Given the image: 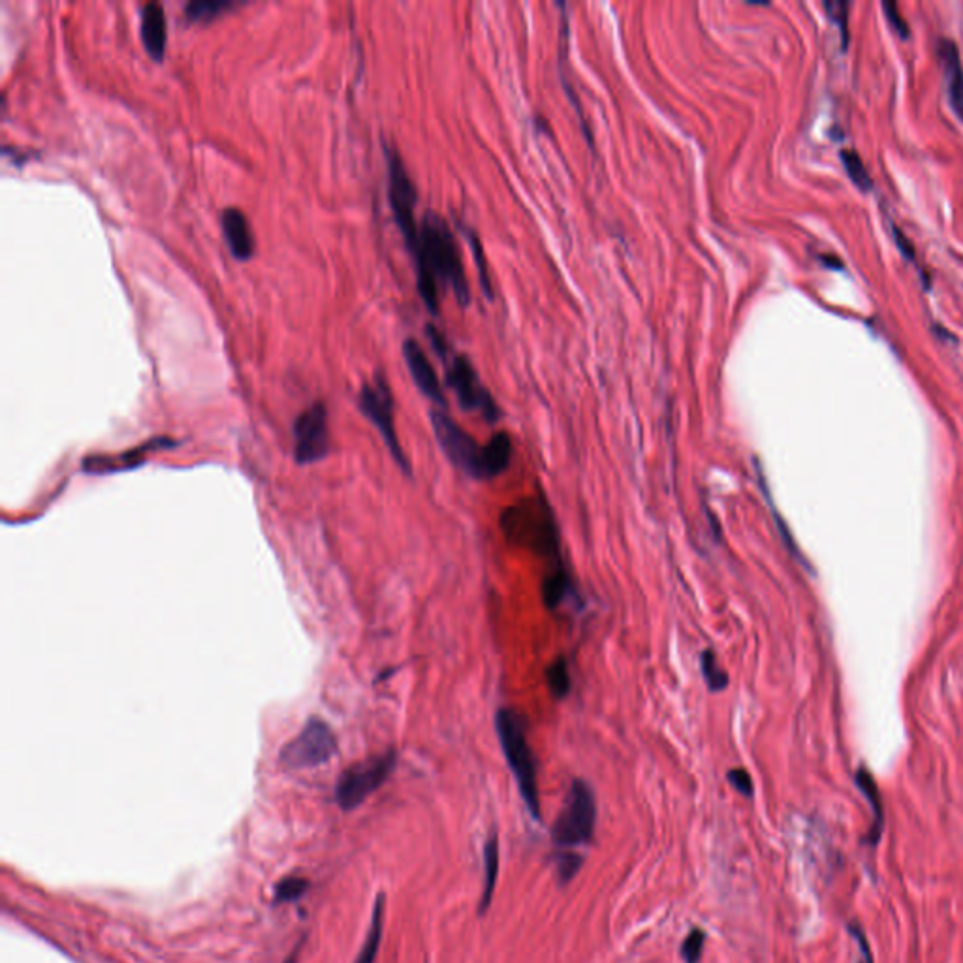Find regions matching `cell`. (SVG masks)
I'll use <instances>...</instances> for the list:
<instances>
[{"mask_svg": "<svg viewBox=\"0 0 963 963\" xmlns=\"http://www.w3.org/2000/svg\"><path fill=\"white\" fill-rule=\"evenodd\" d=\"M411 254L416 266L418 292L431 313L439 311L441 286L450 288L461 305L471 301L458 243L443 217L427 211L420 222L418 243Z\"/></svg>", "mask_w": 963, "mask_h": 963, "instance_id": "cell-1", "label": "cell"}, {"mask_svg": "<svg viewBox=\"0 0 963 963\" xmlns=\"http://www.w3.org/2000/svg\"><path fill=\"white\" fill-rule=\"evenodd\" d=\"M435 439L448 461L474 480H495L505 474L512 461V439L501 431L488 444H480L458 422L441 409L429 412Z\"/></svg>", "mask_w": 963, "mask_h": 963, "instance_id": "cell-2", "label": "cell"}, {"mask_svg": "<svg viewBox=\"0 0 963 963\" xmlns=\"http://www.w3.org/2000/svg\"><path fill=\"white\" fill-rule=\"evenodd\" d=\"M499 525L508 544L548 559L550 567L563 565L559 525L552 506L542 495L506 506L501 512Z\"/></svg>", "mask_w": 963, "mask_h": 963, "instance_id": "cell-3", "label": "cell"}, {"mask_svg": "<svg viewBox=\"0 0 963 963\" xmlns=\"http://www.w3.org/2000/svg\"><path fill=\"white\" fill-rule=\"evenodd\" d=\"M495 732L503 755L514 775L521 798L531 817L540 821V792H538V764L535 751L527 740L523 715L512 708H499L495 713Z\"/></svg>", "mask_w": 963, "mask_h": 963, "instance_id": "cell-4", "label": "cell"}, {"mask_svg": "<svg viewBox=\"0 0 963 963\" xmlns=\"http://www.w3.org/2000/svg\"><path fill=\"white\" fill-rule=\"evenodd\" d=\"M597 826V798L584 779H574L559 817L553 822L552 839L559 849H574L593 841Z\"/></svg>", "mask_w": 963, "mask_h": 963, "instance_id": "cell-5", "label": "cell"}, {"mask_svg": "<svg viewBox=\"0 0 963 963\" xmlns=\"http://www.w3.org/2000/svg\"><path fill=\"white\" fill-rule=\"evenodd\" d=\"M360 411L371 424L379 429L380 437L388 446L392 458L399 465V469L407 476H411V461L405 456L397 431H395V403L392 388L384 375L377 373L371 382H365L360 392Z\"/></svg>", "mask_w": 963, "mask_h": 963, "instance_id": "cell-6", "label": "cell"}, {"mask_svg": "<svg viewBox=\"0 0 963 963\" xmlns=\"http://www.w3.org/2000/svg\"><path fill=\"white\" fill-rule=\"evenodd\" d=\"M397 764L395 751H386L379 757L367 758L345 770L335 785V800L341 809L352 811L388 781Z\"/></svg>", "mask_w": 963, "mask_h": 963, "instance_id": "cell-7", "label": "cell"}, {"mask_svg": "<svg viewBox=\"0 0 963 963\" xmlns=\"http://www.w3.org/2000/svg\"><path fill=\"white\" fill-rule=\"evenodd\" d=\"M384 157H386V168H388V196H390V206H392V213H394L395 224H397L399 232L403 234V239H405L409 251H412L418 243V232H420V226H418L416 217H414V209H416V202H418L416 187H414L411 175L405 168L403 158L399 157V153L395 151L394 147L386 145Z\"/></svg>", "mask_w": 963, "mask_h": 963, "instance_id": "cell-8", "label": "cell"}, {"mask_svg": "<svg viewBox=\"0 0 963 963\" xmlns=\"http://www.w3.org/2000/svg\"><path fill=\"white\" fill-rule=\"evenodd\" d=\"M337 753V738L330 725L313 717L300 734L286 743L279 755L281 766L286 770H307L332 760Z\"/></svg>", "mask_w": 963, "mask_h": 963, "instance_id": "cell-9", "label": "cell"}, {"mask_svg": "<svg viewBox=\"0 0 963 963\" xmlns=\"http://www.w3.org/2000/svg\"><path fill=\"white\" fill-rule=\"evenodd\" d=\"M446 384L458 397L461 409L480 414L488 424L501 420V409L490 390L478 379L473 364L465 356H454L446 362Z\"/></svg>", "mask_w": 963, "mask_h": 963, "instance_id": "cell-10", "label": "cell"}, {"mask_svg": "<svg viewBox=\"0 0 963 963\" xmlns=\"http://www.w3.org/2000/svg\"><path fill=\"white\" fill-rule=\"evenodd\" d=\"M330 454L328 409L313 403L294 422V458L300 465H311Z\"/></svg>", "mask_w": 963, "mask_h": 963, "instance_id": "cell-11", "label": "cell"}, {"mask_svg": "<svg viewBox=\"0 0 963 963\" xmlns=\"http://www.w3.org/2000/svg\"><path fill=\"white\" fill-rule=\"evenodd\" d=\"M403 358L405 364L411 371L412 380L418 386V390L431 399L441 411L446 409V397H444L443 386L439 382V377L435 373V367L429 362L424 348L420 347L418 341L407 339L403 343Z\"/></svg>", "mask_w": 963, "mask_h": 963, "instance_id": "cell-12", "label": "cell"}, {"mask_svg": "<svg viewBox=\"0 0 963 963\" xmlns=\"http://www.w3.org/2000/svg\"><path fill=\"white\" fill-rule=\"evenodd\" d=\"M221 226L232 256L243 262L251 260L256 251V243L245 213L239 207H226L221 213Z\"/></svg>", "mask_w": 963, "mask_h": 963, "instance_id": "cell-13", "label": "cell"}, {"mask_svg": "<svg viewBox=\"0 0 963 963\" xmlns=\"http://www.w3.org/2000/svg\"><path fill=\"white\" fill-rule=\"evenodd\" d=\"M140 34H142L143 46L147 55L160 63L166 55V42H168V23L162 4L158 2H147L142 8V23H140Z\"/></svg>", "mask_w": 963, "mask_h": 963, "instance_id": "cell-14", "label": "cell"}, {"mask_svg": "<svg viewBox=\"0 0 963 963\" xmlns=\"http://www.w3.org/2000/svg\"><path fill=\"white\" fill-rule=\"evenodd\" d=\"M168 443H170L168 439H157V441L142 444V446H138V448H132V450H128V452L117 456V458H98V456L85 458V461H83V471H85V473L106 474L125 471V469H134V467H140V465H142L147 452H153V450H157V448H164V446H168Z\"/></svg>", "mask_w": 963, "mask_h": 963, "instance_id": "cell-15", "label": "cell"}, {"mask_svg": "<svg viewBox=\"0 0 963 963\" xmlns=\"http://www.w3.org/2000/svg\"><path fill=\"white\" fill-rule=\"evenodd\" d=\"M939 59L945 68L948 83V96L954 111L963 119V66L960 51L952 40L943 38L939 42Z\"/></svg>", "mask_w": 963, "mask_h": 963, "instance_id": "cell-16", "label": "cell"}, {"mask_svg": "<svg viewBox=\"0 0 963 963\" xmlns=\"http://www.w3.org/2000/svg\"><path fill=\"white\" fill-rule=\"evenodd\" d=\"M856 785L858 789L864 792V796L868 798L869 806L873 809V815H875V822L871 826V834H869V843L875 845L879 841V837L883 834V828H885V813H883V800H881V794H879V789H877V783L875 779L871 777L866 768H860L856 772Z\"/></svg>", "mask_w": 963, "mask_h": 963, "instance_id": "cell-17", "label": "cell"}, {"mask_svg": "<svg viewBox=\"0 0 963 963\" xmlns=\"http://www.w3.org/2000/svg\"><path fill=\"white\" fill-rule=\"evenodd\" d=\"M497 873H499V839L495 834H491L484 845V892H482L478 915H484L490 909L495 885H497Z\"/></svg>", "mask_w": 963, "mask_h": 963, "instance_id": "cell-18", "label": "cell"}, {"mask_svg": "<svg viewBox=\"0 0 963 963\" xmlns=\"http://www.w3.org/2000/svg\"><path fill=\"white\" fill-rule=\"evenodd\" d=\"M570 589H572V582H570L569 572L565 569V565L552 567L550 574L542 582L544 606L550 612H555L569 597Z\"/></svg>", "mask_w": 963, "mask_h": 963, "instance_id": "cell-19", "label": "cell"}, {"mask_svg": "<svg viewBox=\"0 0 963 963\" xmlns=\"http://www.w3.org/2000/svg\"><path fill=\"white\" fill-rule=\"evenodd\" d=\"M382 928H384V894H380L375 907H373V918H371V928L367 932L364 945L360 950V956L356 958V963H375L379 954L380 941H382Z\"/></svg>", "mask_w": 963, "mask_h": 963, "instance_id": "cell-20", "label": "cell"}, {"mask_svg": "<svg viewBox=\"0 0 963 963\" xmlns=\"http://www.w3.org/2000/svg\"><path fill=\"white\" fill-rule=\"evenodd\" d=\"M236 6L237 2L232 0H190L185 6V16L190 23H211Z\"/></svg>", "mask_w": 963, "mask_h": 963, "instance_id": "cell-21", "label": "cell"}, {"mask_svg": "<svg viewBox=\"0 0 963 963\" xmlns=\"http://www.w3.org/2000/svg\"><path fill=\"white\" fill-rule=\"evenodd\" d=\"M700 672L711 693H723L730 683L727 672L721 668L717 655L711 649L700 653Z\"/></svg>", "mask_w": 963, "mask_h": 963, "instance_id": "cell-22", "label": "cell"}, {"mask_svg": "<svg viewBox=\"0 0 963 963\" xmlns=\"http://www.w3.org/2000/svg\"><path fill=\"white\" fill-rule=\"evenodd\" d=\"M546 681L548 689L555 700H563L570 695L572 689V679H570V668L567 657H557L548 668H546Z\"/></svg>", "mask_w": 963, "mask_h": 963, "instance_id": "cell-23", "label": "cell"}, {"mask_svg": "<svg viewBox=\"0 0 963 963\" xmlns=\"http://www.w3.org/2000/svg\"><path fill=\"white\" fill-rule=\"evenodd\" d=\"M839 157L843 160V166H845L847 174L853 179V183L858 189L869 190L873 187V181H871L868 170L864 166V160L854 149H843Z\"/></svg>", "mask_w": 963, "mask_h": 963, "instance_id": "cell-24", "label": "cell"}, {"mask_svg": "<svg viewBox=\"0 0 963 963\" xmlns=\"http://www.w3.org/2000/svg\"><path fill=\"white\" fill-rule=\"evenodd\" d=\"M755 465H757L758 484H760V488H762V493H764V497H766V501H768V505H770V508H772V514H774L775 523H777V527H779V533H781V538L785 540V544H787V548H789V552L794 553V555H796V557H798V559H800L802 563H806V561H804V557H802V555H800V552H798V546H796V542H794V538H792V535H790V531L789 529H787V525H785V521H783V518L779 516V512H777V508H775L774 506V499H772V493L768 491L770 490V488H768V482H766V478H764V471H762V467L758 465V461H755Z\"/></svg>", "mask_w": 963, "mask_h": 963, "instance_id": "cell-25", "label": "cell"}, {"mask_svg": "<svg viewBox=\"0 0 963 963\" xmlns=\"http://www.w3.org/2000/svg\"><path fill=\"white\" fill-rule=\"evenodd\" d=\"M309 881L301 877H286L279 885L275 886V903H290V901L300 900L301 896L307 892Z\"/></svg>", "mask_w": 963, "mask_h": 963, "instance_id": "cell-26", "label": "cell"}, {"mask_svg": "<svg viewBox=\"0 0 963 963\" xmlns=\"http://www.w3.org/2000/svg\"><path fill=\"white\" fill-rule=\"evenodd\" d=\"M704 945H706V933L704 930H693L685 937L683 945H681V956L685 963H700L702 960V954H704Z\"/></svg>", "mask_w": 963, "mask_h": 963, "instance_id": "cell-27", "label": "cell"}, {"mask_svg": "<svg viewBox=\"0 0 963 963\" xmlns=\"http://www.w3.org/2000/svg\"><path fill=\"white\" fill-rule=\"evenodd\" d=\"M824 10L828 17L836 23L839 31L843 34V44H847L849 36V2L845 0H826Z\"/></svg>", "mask_w": 963, "mask_h": 963, "instance_id": "cell-28", "label": "cell"}, {"mask_svg": "<svg viewBox=\"0 0 963 963\" xmlns=\"http://www.w3.org/2000/svg\"><path fill=\"white\" fill-rule=\"evenodd\" d=\"M582 868V858L578 854H559V860H557V871H559V879L561 883H569L576 873Z\"/></svg>", "mask_w": 963, "mask_h": 963, "instance_id": "cell-29", "label": "cell"}, {"mask_svg": "<svg viewBox=\"0 0 963 963\" xmlns=\"http://www.w3.org/2000/svg\"><path fill=\"white\" fill-rule=\"evenodd\" d=\"M727 779L728 783H730L734 789L738 790L740 794H743V796H747V798L753 796V790H755L753 789V779H751V775H749L747 770L734 768V770L728 772Z\"/></svg>", "mask_w": 963, "mask_h": 963, "instance_id": "cell-30", "label": "cell"}, {"mask_svg": "<svg viewBox=\"0 0 963 963\" xmlns=\"http://www.w3.org/2000/svg\"><path fill=\"white\" fill-rule=\"evenodd\" d=\"M883 10H885L886 19H888L890 27L898 32L901 38H909V34H911V32H909V25H907V21L901 16L896 2H883Z\"/></svg>", "mask_w": 963, "mask_h": 963, "instance_id": "cell-31", "label": "cell"}, {"mask_svg": "<svg viewBox=\"0 0 963 963\" xmlns=\"http://www.w3.org/2000/svg\"><path fill=\"white\" fill-rule=\"evenodd\" d=\"M892 234H894L896 245L900 247V251L903 253V256H905V258H909V260H915V247H913V243L907 239V236H905V234H901L898 228H892Z\"/></svg>", "mask_w": 963, "mask_h": 963, "instance_id": "cell-32", "label": "cell"}, {"mask_svg": "<svg viewBox=\"0 0 963 963\" xmlns=\"http://www.w3.org/2000/svg\"><path fill=\"white\" fill-rule=\"evenodd\" d=\"M851 928V933H853L854 939L860 943V950H862V962L860 963H873V956H871V950H869L868 943H866V937L864 933L860 930V926H849Z\"/></svg>", "mask_w": 963, "mask_h": 963, "instance_id": "cell-33", "label": "cell"}]
</instances>
